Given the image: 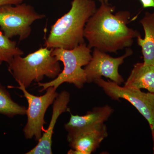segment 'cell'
Listing matches in <instances>:
<instances>
[{
    "mask_svg": "<svg viewBox=\"0 0 154 154\" xmlns=\"http://www.w3.org/2000/svg\"><path fill=\"white\" fill-rule=\"evenodd\" d=\"M52 49L41 48L25 57H14L8 70L19 85L28 88L33 82H40L45 77L54 79L61 72L59 61L51 54Z\"/></svg>",
    "mask_w": 154,
    "mask_h": 154,
    "instance_id": "3",
    "label": "cell"
},
{
    "mask_svg": "<svg viewBox=\"0 0 154 154\" xmlns=\"http://www.w3.org/2000/svg\"><path fill=\"white\" fill-rule=\"evenodd\" d=\"M27 108L12 100L5 87L0 84V113L13 117L17 115H26Z\"/></svg>",
    "mask_w": 154,
    "mask_h": 154,
    "instance_id": "14",
    "label": "cell"
},
{
    "mask_svg": "<svg viewBox=\"0 0 154 154\" xmlns=\"http://www.w3.org/2000/svg\"><path fill=\"white\" fill-rule=\"evenodd\" d=\"M108 136L107 128L104 123L78 133L67 138L71 149L68 154H91L100 146Z\"/></svg>",
    "mask_w": 154,
    "mask_h": 154,
    "instance_id": "9",
    "label": "cell"
},
{
    "mask_svg": "<svg viewBox=\"0 0 154 154\" xmlns=\"http://www.w3.org/2000/svg\"><path fill=\"white\" fill-rule=\"evenodd\" d=\"M94 83L102 88L111 99L119 101L123 99L129 102L149 122L151 129L154 127V94L142 92L139 89L121 87L112 81L102 78Z\"/></svg>",
    "mask_w": 154,
    "mask_h": 154,
    "instance_id": "7",
    "label": "cell"
},
{
    "mask_svg": "<svg viewBox=\"0 0 154 154\" xmlns=\"http://www.w3.org/2000/svg\"><path fill=\"white\" fill-rule=\"evenodd\" d=\"M113 112V108L106 105L94 107L92 110L88 111L85 115L82 116L71 114L69 120L64 125L68 132L67 138L80 131L104 123Z\"/></svg>",
    "mask_w": 154,
    "mask_h": 154,
    "instance_id": "11",
    "label": "cell"
},
{
    "mask_svg": "<svg viewBox=\"0 0 154 154\" xmlns=\"http://www.w3.org/2000/svg\"><path fill=\"white\" fill-rule=\"evenodd\" d=\"M13 5L0 6V27L8 38L19 36V41H22L30 36L33 22L45 16L38 14L30 5L22 3Z\"/></svg>",
    "mask_w": 154,
    "mask_h": 154,
    "instance_id": "5",
    "label": "cell"
},
{
    "mask_svg": "<svg viewBox=\"0 0 154 154\" xmlns=\"http://www.w3.org/2000/svg\"><path fill=\"white\" fill-rule=\"evenodd\" d=\"M23 54L24 52L17 46V42L11 40L0 31V65L4 62L9 64L14 57Z\"/></svg>",
    "mask_w": 154,
    "mask_h": 154,
    "instance_id": "15",
    "label": "cell"
},
{
    "mask_svg": "<svg viewBox=\"0 0 154 154\" xmlns=\"http://www.w3.org/2000/svg\"><path fill=\"white\" fill-rule=\"evenodd\" d=\"M140 23L143 28L145 36L141 35L137 38L139 46L141 48L143 62L154 65V13L146 12Z\"/></svg>",
    "mask_w": 154,
    "mask_h": 154,
    "instance_id": "13",
    "label": "cell"
},
{
    "mask_svg": "<svg viewBox=\"0 0 154 154\" xmlns=\"http://www.w3.org/2000/svg\"><path fill=\"white\" fill-rule=\"evenodd\" d=\"M94 1H95V0H94ZM96 1H98V2H108V0H96Z\"/></svg>",
    "mask_w": 154,
    "mask_h": 154,
    "instance_id": "19",
    "label": "cell"
},
{
    "mask_svg": "<svg viewBox=\"0 0 154 154\" xmlns=\"http://www.w3.org/2000/svg\"><path fill=\"white\" fill-rule=\"evenodd\" d=\"M133 54L132 50L128 48H125V53L123 55L113 57L107 53L94 48L91 60L84 69L87 82H94L96 80L105 77L120 85L124 82V80L119 72V67L124 63L126 58Z\"/></svg>",
    "mask_w": 154,
    "mask_h": 154,
    "instance_id": "8",
    "label": "cell"
},
{
    "mask_svg": "<svg viewBox=\"0 0 154 154\" xmlns=\"http://www.w3.org/2000/svg\"><path fill=\"white\" fill-rule=\"evenodd\" d=\"M124 86L139 90L145 89L154 94V65L144 62L136 63Z\"/></svg>",
    "mask_w": 154,
    "mask_h": 154,
    "instance_id": "12",
    "label": "cell"
},
{
    "mask_svg": "<svg viewBox=\"0 0 154 154\" xmlns=\"http://www.w3.org/2000/svg\"><path fill=\"white\" fill-rule=\"evenodd\" d=\"M96 9L94 0H72L69 12L51 26L44 46L70 50L85 43L86 23Z\"/></svg>",
    "mask_w": 154,
    "mask_h": 154,
    "instance_id": "2",
    "label": "cell"
},
{
    "mask_svg": "<svg viewBox=\"0 0 154 154\" xmlns=\"http://www.w3.org/2000/svg\"><path fill=\"white\" fill-rule=\"evenodd\" d=\"M25 0H0V6L5 5H17L22 4Z\"/></svg>",
    "mask_w": 154,
    "mask_h": 154,
    "instance_id": "16",
    "label": "cell"
},
{
    "mask_svg": "<svg viewBox=\"0 0 154 154\" xmlns=\"http://www.w3.org/2000/svg\"><path fill=\"white\" fill-rule=\"evenodd\" d=\"M152 131V137L153 139V140L154 141V127L151 130Z\"/></svg>",
    "mask_w": 154,
    "mask_h": 154,
    "instance_id": "18",
    "label": "cell"
},
{
    "mask_svg": "<svg viewBox=\"0 0 154 154\" xmlns=\"http://www.w3.org/2000/svg\"><path fill=\"white\" fill-rule=\"evenodd\" d=\"M70 94L64 91L58 94L53 103L51 120L47 130L43 132L38 143L26 154H52V138L54 129L60 116L68 110Z\"/></svg>",
    "mask_w": 154,
    "mask_h": 154,
    "instance_id": "10",
    "label": "cell"
},
{
    "mask_svg": "<svg viewBox=\"0 0 154 154\" xmlns=\"http://www.w3.org/2000/svg\"><path fill=\"white\" fill-rule=\"evenodd\" d=\"M100 3L85 27L84 36L88 47L114 53L130 47L134 38L140 35L138 31L128 26L131 22L130 13L121 11L113 14L115 6L105 2Z\"/></svg>",
    "mask_w": 154,
    "mask_h": 154,
    "instance_id": "1",
    "label": "cell"
},
{
    "mask_svg": "<svg viewBox=\"0 0 154 154\" xmlns=\"http://www.w3.org/2000/svg\"><path fill=\"white\" fill-rule=\"evenodd\" d=\"M10 88H16L23 92V97L28 102L26 110L27 122L23 129L24 136L26 139L35 138L38 141L45 131L44 125L46 124L45 116L48 107L54 103L59 94L54 87L46 89L45 94L41 96H36L30 94L24 86H8Z\"/></svg>",
    "mask_w": 154,
    "mask_h": 154,
    "instance_id": "6",
    "label": "cell"
},
{
    "mask_svg": "<svg viewBox=\"0 0 154 154\" xmlns=\"http://www.w3.org/2000/svg\"><path fill=\"white\" fill-rule=\"evenodd\" d=\"M91 48L85 42L72 49L53 48L51 54L57 60L62 62L64 69L55 79L46 83L38 82L41 87L40 92L45 91L50 87L57 89L64 83L73 84L81 89L87 83L85 70L82 67L87 66L92 58Z\"/></svg>",
    "mask_w": 154,
    "mask_h": 154,
    "instance_id": "4",
    "label": "cell"
},
{
    "mask_svg": "<svg viewBox=\"0 0 154 154\" xmlns=\"http://www.w3.org/2000/svg\"><path fill=\"white\" fill-rule=\"evenodd\" d=\"M140 1L143 8H154V0H140Z\"/></svg>",
    "mask_w": 154,
    "mask_h": 154,
    "instance_id": "17",
    "label": "cell"
}]
</instances>
